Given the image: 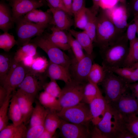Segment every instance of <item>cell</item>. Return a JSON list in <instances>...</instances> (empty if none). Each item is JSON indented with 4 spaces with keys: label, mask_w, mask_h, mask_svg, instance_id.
<instances>
[{
    "label": "cell",
    "mask_w": 138,
    "mask_h": 138,
    "mask_svg": "<svg viewBox=\"0 0 138 138\" xmlns=\"http://www.w3.org/2000/svg\"><path fill=\"white\" fill-rule=\"evenodd\" d=\"M95 126L104 138H134L126 129L122 115L108 104L103 118Z\"/></svg>",
    "instance_id": "1"
},
{
    "label": "cell",
    "mask_w": 138,
    "mask_h": 138,
    "mask_svg": "<svg viewBox=\"0 0 138 138\" xmlns=\"http://www.w3.org/2000/svg\"><path fill=\"white\" fill-rule=\"evenodd\" d=\"M129 41L125 32L116 42L101 51L102 66L105 70L123 67L128 52Z\"/></svg>",
    "instance_id": "2"
},
{
    "label": "cell",
    "mask_w": 138,
    "mask_h": 138,
    "mask_svg": "<svg viewBox=\"0 0 138 138\" xmlns=\"http://www.w3.org/2000/svg\"><path fill=\"white\" fill-rule=\"evenodd\" d=\"M97 15L96 42L100 51L116 42L123 34L117 29L105 9L100 8Z\"/></svg>",
    "instance_id": "3"
},
{
    "label": "cell",
    "mask_w": 138,
    "mask_h": 138,
    "mask_svg": "<svg viewBox=\"0 0 138 138\" xmlns=\"http://www.w3.org/2000/svg\"><path fill=\"white\" fill-rule=\"evenodd\" d=\"M105 71V77L101 83L105 99L108 104H111L129 89V83L113 72Z\"/></svg>",
    "instance_id": "4"
},
{
    "label": "cell",
    "mask_w": 138,
    "mask_h": 138,
    "mask_svg": "<svg viewBox=\"0 0 138 138\" xmlns=\"http://www.w3.org/2000/svg\"><path fill=\"white\" fill-rule=\"evenodd\" d=\"M57 113L61 119L69 122L88 126L91 122L89 104L82 102L73 106L63 108Z\"/></svg>",
    "instance_id": "5"
},
{
    "label": "cell",
    "mask_w": 138,
    "mask_h": 138,
    "mask_svg": "<svg viewBox=\"0 0 138 138\" xmlns=\"http://www.w3.org/2000/svg\"><path fill=\"white\" fill-rule=\"evenodd\" d=\"M30 42L34 43L44 51L48 55L49 61L69 69L71 60L69 56L63 50L50 42L43 34L36 37Z\"/></svg>",
    "instance_id": "6"
},
{
    "label": "cell",
    "mask_w": 138,
    "mask_h": 138,
    "mask_svg": "<svg viewBox=\"0 0 138 138\" xmlns=\"http://www.w3.org/2000/svg\"><path fill=\"white\" fill-rule=\"evenodd\" d=\"M86 83L72 79L70 82L65 84L58 98L62 109L76 105L81 102Z\"/></svg>",
    "instance_id": "7"
},
{
    "label": "cell",
    "mask_w": 138,
    "mask_h": 138,
    "mask_svg": "<svg viewBox=\"0 0 138 138\" xmlns=\"http://www.w3.org/2000/svg\"><path fill=\"white\" fill-rule=\"evenodd\" d=\"M18 46L20 47L30 42L33 37L43 34L48 26L39 25L24 19L22 17L15 22Z\"/></svg>",
    "instance_id": "8"
},
{
    "label": "cell",
    "mask_w": 138,
    "mask_h": 138,
    "mask_svg": "<svg viewBox=\"0 0 138 138\" xmlns=\"http://www.w3.org/2000/svg\"><path fill=\"white\" fill-rule=\"evenodd\" d=\"M42 73L30 70L17 89L35 100L38 93L43 89L47 83Z\"/></svg>",
    "instance_id": "9"
},
{
    "label": "cell",
    "mask_w": 138,
    "mask_h": 138,
    "mask_svg": "<svg viewBox=\"0 0 138 138\" xmlns=\"http://www.w3.org/2000/svg\"><path fill=\"white\" fill-rule=\"evenodd\" d=\"M30 68L22 62H16L13 60L11 68L5 79L0 84L7 90L8 95L12 94L21 83Z\"/></svg>",
    "instance_id": "10"
},
{
    "label": "cell",
    "mask_w": 138,
    "mask_h": 138,
    "mask_svg": "<svg viewBox=\"0 0 138 138\" xmlns=\"http://www.w3.org/2000/svg\"><path fill=\"white\" fill-rule=\"evenodd\" d=\"M129 90L110 104L123 117L132 114L137 115L138 103L137 99Z\"/></svg>",
    "instance_id": "11"
},
{
    "label": "cell",
    "mask_w": 138,
    "mask_h": 138,
    "mask_svg": "<svg viewBox=\"0 0 138 138\" xmlns=\"http://www.w3.org/2000/svg\"><path fill=\"white\" fill-rule=\"evenodd\" d=\"M105 10L118 30L122 33H124L129 24L127 20L129 15L126 3H121Z\"/></svg>",
    "instance_id": "12"
},
{
    "label": "cell",
    "mask_w": 138,
    "mask_h": 138,
    "mask_svg": "<svg viewBox=\"0 0 138 138\" xmlns=\"http://www.w3.org/2000/svg\"><path fill=\"white\" fill-rule=\"evenodd\" d=\"M92 54H85L81 59L77 61L75 59L71 60L70 66H71L72 79L84 83L88 82L87 77L93 63Z\"/></svg>",
    "instance_id": "13"
},
{
    "label": "cell",
    "mask_w": 138,
    "mask_h": 138,
    "mask_svg": "<svg viewBox=\"0 0 138 138\" xmlns=\"http://www.w3.org/2000/svg\"><path fill=\"white\" fill-rule=\"evenodd\" d=\"M59 129L60 135L63 138L91 137L89 126L85 125L71 123L61 119Z\"/></svg>",
    "instance_id": "14"
},
{
    "label": "cell",
    "mask_w": 138,
    "mask_h": 138,
    "mask_svg": "<svg viewBox=\"0 0 138 138\" xmlns=\"http://www.w3.org/2000/svg\"><path fill=\"white\" fill-rule=\"evenodd\" d=\"M15 22L32 10L42 6V0H8Z\"/></svg>",
    "instance_id": "15"
},
{
    "label": "cell",
    "mask_w": 138,
    "mask_h": 138,
    "mask_svg": "<svg viewBox=\"0 0 138 138\" xmlns=\"http://www.w3.org/2000/svg\"><path fill=\"white\" fill-rule=\"evenodd\" d=\"M108 103L101 93L89 104L92 117L91 123L96 125L101 120L106 111Z\"/></svg>",
    "instance_id": "16"
},
{
    "label": "cell",
    "mask_w": 138,
    "mask_h": 138,
    "mask_svg": "<svg viewBox=\"0 0 138 138\" xmlns=\"http://www.w3.org/2000/svg\"><path fill=\"white\" fill-rule=\"evenodd\" d=\"M16 96L22 112L23 123L26 125L29 123L34 107L33 103L35 100L17 89L13 92Z\"/></svg>",
    "instance_id": "17"
},
{
    "label": "cell",
    "mask_w": 138,
    "mask_h": 138,
    "mask_svg": "<svg viewBox=\"0 0 138 138\" xmlns=\"http://www.w3.org/2000/svg\"><path fill=\"white\" fill-rule=\"evenodd\" d=\"M45 72L50 79L61 80L65 84L72 80L69 68L50 61Z\"/></svg>",
    "instance_id": "18"
},
{
    "label": "cell",
    "mask_w": 138,
    "mask_h": 138,
    "mask_svg": "<svg viewBox=\"0 0 138 138\" xmlns=\"http://www.w3.org/2000/svg\"><path fill=\"white\" fill-rule=\"evenodd\" d=\"M48 10L52 15L50 24L63 30L70 29L73 22L67 13L59 9L49 8Z\"/></svg>",
    "instance_id": "19"
},
{
    "label": "cell",
    "mask_w": 138,
    "mask_h": 138,
    "mask_svg": "<svg viewBox=\"0 0 138 138\" xmlns=\"http://www.w3.org/2000/svg\"><path fill=\"white\" fill-rule=\"evenodd\" d=\"M51 33L44 36L52 44L64 51L71 49L67 34L64 30L53 26L50 28Z\"/></svg>",
    "instance_id": "20"
},
{
    "label": "cell",
    "mask_w": 138,
    "mask_h": 138,
    "mask_svg": "<svg viewBox=\"0 0 138 138\" xmlns=\"http://www.w3.org/2000/svg\"><path fill=\"white\" fill-rule=\"evenodd\" d=\"M21 17L25 20L36 24L48 26L50 24L52 15L48 10L44 12L37 8L32 10Z\"/></svg>",
    "instance_id": "21"
},
{
    "label": "cell",
    "mask_w": 138,
    "mask_h": 138,
    "mask_svg": "<svg viewBox=\"0 0 138 138\" xmlns=\"http://www.w3.org/2000/svg\"><path fill=\"white\" fill-rule=\"evenodd\" d=\"M15 23L12 12L9 6L3 1L0 2V29L4 32H8Z\"/></svg>",
    "instance_id": "22"
},
{
    "label": "cell",
    "mask_w": 138,
    "mask_h": 138,
    "mask_svg": "<svg viewBox=\"0 0 138 138\" xmlns=\"http://www.w3.org/2000/svg\"><path fill=\"white\" fill-rule=\"evenodd\" d=\"M27 129L23 123L17 125L9 124L0 131V138H25Z\"/></svg>",
    "instance_id": "23"
},
{
    "label": "cell",
    "mask_w": 138,
    "mask_h": 138,
    "mask_svg": "<svg viewBox=\"0 0 138 138\" xmlns=\"http://www.w3.org/2000/svg\"><path fill=\"white\" fill-rule=\"evenodd\" d=\"M35 101V105L29 122V127L37 125H44L45 118L50 111L43 107L38 100Z\"/></svg>",
    "instance_id": "24"
},
{
    "label": "cell",
    "mask_w": 138,
    "mask_h": 138,
    "mask_svg": "<svg viewBox=\"0 0 138 138\" xmlns=\"http://www.w3.org/2000/svg\"><path fill=\"white\" fill-rule=\"evenodd\" d=\"M69 32L76 39L87 54H92L93 51V42L86 32L70 29Z\"/></svg>",
    "instance_id": "25"
},
{
    "label": "cell",
    "mask_w": 138,
    "mask_h": 138,
    "mask_svg": "<svg viewBox=\"0 0 138 138\" xmlns=\"http://www.w3.org/2000/svg\"><path fill=\"white\" fill-rule=\"evenodd\" d=\"M8 114L9 119L14 125H18L23 123L22 112L16 97L13 93L10 101Z\"/></svg>",
    "instance_id": "26"
},
{
    "label": "cell",
    "mask_w": 138,
    "mask_h": 138,
    "mask_svg": "<svg viewBox=\"0 0 138 138\" xmlns=\"http://www.w3.org/2000/svg\"><path fill=\"white\" fill-rule=\"evenodd\" d=\"M38 99L40 103L50 111L58 112L62 109L58 99L44 91L40 93Z\"/></svg>",
    "instance_id": "27"
},
{
    "label": "cell",
    "mask_w": 138,
    "mask_h": 138,
    "mask_svg": "<svg viewBox=\"0 0 138 138\" xmlns=\"http://www.w3.org/2000/svg\"><path fill=\"white\" fill-rule=\"evenodd\" d=\"M37 47L35 44L32 42L20 47L14 55V61L16 62H21L27 56H34L37 54Z\"/></svg>",
    "instance_id": "28"
},
{
    "label": "cell",
    "mask_w": 138,
    "mask_h": 138,
    "mask_svg": "<svg viewBox=\"0 0 138 138\" xmlns=\"http://www.w3.org/2000/svg\"><path fill=\"white\" fill-rule=\"evenodd\" d=\"M14 55L8 53H0V84L3 82L10 71L13 62Z\"/></svg>",
    "instance_id": "29"
},
{
    "label": "cell",
    "mask_w": 138,
    "mask_h": 138,
    "mask_svg": "<svg viewBox=\"0 0 138 138\" xmlns=\"http://www.w3.org/2000/svg\"><path fill=\"white\" fill-rule=\"evenodd\" d=\"M87 21L84 30L90 37L93 42L96 43L97 15L93 12L90 8H87Z\"/></svg>",
    "instance_id": "30"
},
{
    "label": "cell",
    "mask_w": 138,
    "mask_h": 138,
    "mask_svg": "<svg viewBox=\"0 0 138 138\" xmlns=\"http://www.w3.org/2000/svg\"><path fill=\"white\" fill-rule=\"evenodd\" d=\"M61 121V119L57 112L50 110L44 121V125L45 129L54 134L56 130L59 128Z\"/></svg>",
    "instance_id": "31"
},
{
    "label": "cell",
    "mask_w": 138,
    "mask_h": 138,
    "mask_svg": "<svg viewBox=\"0 0 138 138\" xmlns=\"http://www.w3.org/2000/svg\"><path fill=\"white\" fill-rule=\"evenodd\" d=\"M101 93L98 85L88 82L85 85L81 102L89 104L94 98Z\"/></svg>",
    "instance_id": "32"
},
{
    "label": "cell",
    "mask_w": 138,
    "mask_h": 138,
    "mask_svg": "<svg viewBox=\"0 0 138 138\" xmlns=\"http://www.w3.org/2000/svg\"><path fill=\"white\" fill-rule=\"evenodd\" d=\"M138 62V38L129 42L128 52L123 67H131Z\"/></svg>",
    "instance_id": "33"
},
{
    "label": "cell",
    "mask_w": 138,
    "mask_h": 138,
    "mask_svg": "<svg viewBox=\"0 0 138 138\" xmlns=\"http://www.w3.org/2000/svg\"><path fill=\"white\" fill-rule=\"evenodd\" d=\"M106 72L102 66L93 63L88 76V82L97 85L101 83L105 77Z\"/></svg>",
    "instance_id": "34"
},
{
    "label": "cell",
    "mask_w": 138,
    "mask_h": 138,
    "mask_svg": "<svg viewBox=\"0 0 138 138\" xmlns=\"http://www.w3.org/2000/svg\"><path fill=\"white\" fill-rule=\"evenodd\" d=\"M122 117L126 129L134 138H138V116L132 114Z\"/></svg>",
    "instance_id": "35"
},
{
    "label": "cell",
    "mask_w": 138,
    "mask_h": 138,
    "mask_svg": "<svg viewBox=\"0 0 138 138\" xmlns=\"http://www.w3.org/2000/svg\"><path fill=\"white\" fill-rule=\"evenodd\" d=\"M17 40L14 36L8 33L4 32L0 35V48L6 52H9L15 45H17Z\"/></svg>",
    "instance_id": "36"
},
{
    "label": "cell",
    "mask_w": 138,
    "mask_h": 138,
    "mask_svg": "<svg viewBox=\"0 0 138 138\" xmlns=\"http://www.w3.org/2000/svg\"><path fill=\"white\" fill-rule=\"evenodd\" d=\"M12 94L8 96L4 103L0 106V131L9 124L8 111Z\"/></svg>",
    "instance_id": "37"
},
{
    "label": "cell",
    "mask_w": 138,
    "mask_h": 138,
    "mask_svg": "<svg viewBox=\"0 0 138 138\" xmlns=\"http://www.w3.org/2000/svg\"><path fill=\"white\" fill-rule=\"evenodd\" d=\"M67 34L70 48L74 55L75 58L77 61H79L82 59L85 55L83 52V49L69 32Z\"/></svg>",
    "instance_id": "38"
},
{
    "label": "cell",
    "mask_w": 138,
    "mask_h": 138,
    "mask_svg": "<svg viewBox=\"0 0 138 138\" xmlns=\"http://www.w3.org/2000/svg\"><path fill=\"white\" fill-rule=\"evenodd\" d=\"M87 8L86 7L83 8L73 15L75 27L83 30L86 27L87 21Z\"/></svg>",
    "instance_id": "39"
},
{
    "label": "cell",
    "mask_w": 138,
    "mask_h": 138,
    "mask_svg": "<svg viewBox=\"0 0 138 138\" xmlns=\"http://www.w3.org/2000/svg\"><path fill=\"white\" fill-rule=\"evenodd\" d=\"M49 63L44 57H38L34 59L30 70L35 72L43 73L46 72Z\"/></svg>",
    "instance_id": "40"
},
{
    "label": "cell",
    "mask_w": 138,
    "mask_h": 138,
    "mask_svg": "<svg viewBox=\"0 0 138 138\" xmlns=\"http://www.w3.org/2000/svg\"><path fill=\"white\" fill-rule=\"evenodd\" d=\"M61 89L56 80L50 79V81L44 85L43 90L52 96L58 99L61 94Z\"/></svg>",
    "instance_id": "41"
},
{
    "label": "cell",
    "mask_w": 138,
    "mask_h": 138,
    "mask_svg": "<svg viewBox=\"0 0 138 138\" xmlns=\"http://www.w3.org/2000/svg\"><path fill=\"white\" fill-rule=\"evenodd\" d=\"M44 129V125L29 127L27 131L25 138H39Z\"/></svg>",
    "instance_id": "42"
},
{
    "label": "cell",
    "mask_w": 138,
    "mask_h": 138,
    "mask_svg": "<svg viewBox=\"0 0 138 138\" xmlns=\"http://www.w3.org/2000/svg\"><path fill=\"white\" fill-rule=\"evenodd\" d=\"M137 29L136 23L133 20L132 22L128 24L125 33L129 42L133 40L137 37L136 34L137 33Z\"/></svg>",
    "instance_id": "43"
},
{
    "label": "cell",
    "mask_w": 138,
    "mask_h": 138,
    "mask_svg": "<svg viewBox=\"0 0 138 138\" xmlns=\"http://www.w3.org/2000/svg\"><path fill=\"white\" fill-rule=\"evenodd\" d=\"M134 68L132 67H122L115 68L110 71L125 79L131 74Z\"/></svg>",
    "instance_id": "44"
},
{
    "label": "cell",
    "mask_w": 138,
    "mask_h": 138,
    "mask_svg": "<svg viewBox=\"0 0 138 138\" xmlns=\"http://www.w3.org/2000/svg\"><path fill=\"white\" fill-rule=\"evenodd\" d=\"M44 0V1H46L47 2L49 8L63 10L68 14L67 11L65 7L62 0Z\"/></svg>",
    "instance_id": "45"
},
{
    "label": "cell",
    "mask_w": 138,
    "mask_h": 138,
    "mask_svg": "<svg viewBox=\"0 0 138 138\" xmlns=\"http://www.w3.org/2000/svg\"><path fill=\"white\" fill-rule=\"evenodd\" d=\"M127 7L129 15L138 16V0H130Z\"/></svg>",
    "instance_id": "46"
},
{
    "label": "cell",
    "mask_w": 138,
    "mask_h": 138,
    "mask_svg": "<svg viewBox=\"0 0 138 138\" xmlns=\"http://www.w3.org/2000/svg\"><path fill=\"white\" fill-rule=\"evenodd\" d=\"M85 7V0H72V12L73 15Z\"/></svg>",
    "instance_id": "47"
},
{
    "label": "cell",
    "mask_w": 138,
    "mask_h": 138,
    "mask_svg": "<svg viewBox=\"0 0 138 138\" xmlns=\"http://www.w3.org/2000/svg\"><path fill=\"white\" fill-rule=\"evenodd\" d=\"M125 79L128 83L138 81V68H134L131 74Z\"/></svg>",
    "instance_id": "48"
},
{
    "label": "cell",
    "mask_w": 138,
    "mask_h": 138,
    "mask_svg": "<svg viewBox=\"0 0 138 138\" xmlns=\"http://www.w3.org/2000/svg\"><path fill=\"white\" fill-rule=\"evenodd\" d=\"M128 88L132 94L136 97L138 95V82L129 83Z\"/></svg>",
    "instance_id": "49"
},
{
    "label": "cell",
    "mask_w": 138,
    "mask_h": 138,
    "mask_svg": "<svg viewBox=\"0 0 138 138\" xmlns=\"http://www.w3.org/2000/svg\"><path fill=\"white\" fill-rule=\"evenodd\" d=\"M8 95L6 90L3 86H0V106H1L6 99Z\"/></svg>",
    "instance_id": "50"
},
{
    "label": "cell",
    "mask_w": 138,
    "mask_h": 138,
    "mask_svg": "<svg viewBox=\"0 0 138 138\" xmlns=\"http://www.w3.org/2000/svg\"><path fill=\"white\" fill-rule=\"evenodd\" d=\"M34 57L32 56H27L25 58L22 62L25 66L30 68L34 59Z\"/></svg>",
    "instance_id": "51"
},
{
    "label": "cell",
    "mask_w": 138,
    "mask_h": 138,
    "mask_svg": "<svg viewBox=\"0 0 138 138\" xmlns=\"http://www.w3.org/2000/svg\"><path fill=\"white\" fill-rule=\"evenodd\" d=\"M93 5L90 8L92 11L97 15L100 9V3L101 0H92Z\"/></svg>",
    "instance_id": "52"
},
{
    "label": "cell",
    "mask_w": 138,
    "mask_h": 138,
    "mask_svg": "<svg viewBox=\"0 0 138 138\" xmlns=\"http://www.w3.org/2000/svg\"><path fill=\"white\" fill-rule=\"evenodd\" d=\"M63 2L66 9L68 14L70 15H73L72 12V0H62Z\"/></svg>",
    "instance_id": "53"
},
{
    "label": "cell",
    "mask_w": 138,
    "mask_h": 138,
    "mask_svg": "<svg viewBox=\"0 0 138 138\" xmlns=\"http://www.w3.org/2000/svg\"><path fill=\"white\" fill-rule=\"evenodd\" d=\"M54 135L45 129L39 138H53Z\"/></svg>",
    "instance_id": "54"
},
{
    "label": "cell",
    "mask_w": 138,
    "mask_h": 138,
    "mask_svg": "<svg viewBox=\"0 0 138 138\" xmlns=\"http://www.w3.org/2000/svg\"><path fill=\"white\" fill-rule=\"evenodd\" d=\"M133 20L135 22L137 25V33L138 35V16L134 17Z\"/></svg>",
    "instance_id": "55"
},
{
    "label": "cell",
    "mask_w": 138,
    "mask_h": 138,
    "mask_svg": "<svg viewBox=\"0 0 138 138\" xmlns=\"http://www.w3.org/2000/svg\"><path fill=\"white\" fill-rule=\"evenodd\" d=\"M134 68H138V62L131 67Z\"/></svg>",
    "instance_id": "56"
},
{
    "label": "cell",
    "mask_w": 138,
    "mask_h": 138,
    "mask_svg": "<svg viewBox=\"0 0 138 138\" xmlns=\"http://www.w3.org/2000/svg\"><path fill=\"white\" fill-rule=\"evenodd\" d=\"M119 1H120L121 3H126V0H118Z\"/></svg>",
    "instance_id": "57"
},
{
    "label": "cell",
    "mask_w": 138,
    "mask_h": 138,
    "mask_svg": "<svg viewBox=\"0 0 138 138\" xmlns=\"http://www.w3.org/2000/svg\"><path fill=\"white\" fill-rule=\"evenodd\" d=\"M136 98L137 99V102H138V95L137 96ZM137 115L138 116V111H137Z\"/></svg>",
    "instance_id": "58"
},
{
    "label": "cell",
    "mask_w": 138,
    "mask_h": 138,
    "mask_svg": "<svg viewBox=\"0 0 138 138\" xmlns=\"http://www.w3.org/2000/svg\"><path fill=\"white\" fill-rule=\"evenodd\" d=\"M42 0L44 2V1H45L44 0Z\"/></svg>",
    "instance_id": "59"
},
{
    "label": "cell",
    "mask_w": 138,
    "mask_h": 138,
    "mask_svg": "<svg viewBox=\"0 0 138 138\" xmlns=\"http://www.w3.org/2000/svg\"><path fill=\"white\" fill-rule=\"evenodd\" d=\"M6 0L7 1L8 0Z\"/></svg>",
    "instance_id": "60"
}]
</instances>
